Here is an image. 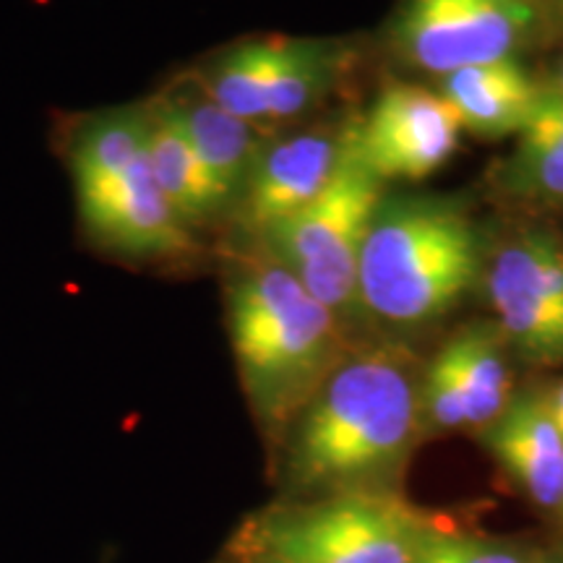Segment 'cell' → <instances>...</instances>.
Wrapping results in <instances>:
<instances>
[{"mask_svg": "<svg viewBox=\"0 0 563 563\" xmlns=\"http://www.w3.org/2000/svg\"><path fill=\"white\" fill-rule=\"evenodd\" d=\"M418 391L394 350L347 355L285 431L282 483L295 498L397 490L415 441Z\"/></svg>", "mask_w": 563, "mask_h": 563, "instance_id": "cell-1", "label": "cell"}, {"mask_svg": "<svg viewBox=\"0 0 563 563\" xmlns=\"http://www.w3.org/2000/svg\"><path fill=\"white\" fill-rule=\"evenodd\" d=\"M228 334L251 410L272 435H285L347 357L340 319L272 258L230 282Z\"/></svg>", "mask_w": 563, "mask_h": 563, "instance_id": "cell-2", "label": "cell"}, {"mask_svg": "<svg viewBox=\"0 0 563 563\" xmlns=\"http://www.w3.org/2000/svg\"><path fill=\"white\" fill-rule=\"evenodd\" d=\"M481 274V235L460 203L382 201L363 245L357 300L389 323L449 313Z\"/></svg>", "mask_w": 563, "mask_h": 563, "instance_id": "cell-3", "label": "cell"}, {"mask_svg": "<svg viewBox=\"0 0 563 563\" xmlns=\"http://www.w3.org/2000/svg\"><path fill=\"white\" fill-rule=\"evenodd\" d=\"M66 157L84 230L104 251L133 262H170L191 251V232L152 173L144 102L84 118Z\"/></svg>", "mask_w": 563, "mask_h": 563, "instance_id": "cell-4", "label": "cell"}, {"mask_svg": "<svg viewBox=\"0 0 563 563\" xmlns=\"http://www.w3.org/2000/svg\"><path fill=\"white\" fill-rule=\"evenodd\" d=\"M431 522L397 490H344L269 506L235 545L249 563H412Z\"/></svg>", "mask_w": 563, "mask_h": 563, "instance_id": "cell-5", "label": "cell"}, {"mask_svg": "<svg viewBox=\"0 0 563 563\" xmlns=\"http://www.w3.org/2000/svg\"><path fill=\"white\" fill-rule=\"evenodd\" d=\"M382 201L384 183L355 157L350 139V150L332 183L258 241L272 262L292 272L342 321L361 306L357 279L363 245Z\"/></svg>", "mask_w": 563, "mask_h": 563, "instance_id": "cell-6", "label": "cell"}, {"mask_svg": "<svg viewBox=\"0 0 563 563\" xmlns=\"http://www.w3.org/2000/svg\"><path fill=\"white\" fill-rule=\"evenodd\" d=\"M220 108L251 125L282 123L319 100L332 79L329 55L313 42L251 40L191 76Z\"/></svg>", "mask_w": 563, "mask_h": 563, "instance_id": "cell-7", "label": "cell"}, {"mask_svg": "<svg viewBox=\"0 0 563 563\" xmlns=\"http://www.w3.org/2000/svg\"><path fill=\"white\" fill-rule=\"evenodd\" d=\"M532 21L530 0H407L397 34L415 66L449 76L514 58Z\"/></svg>", "mask_w": 563, "mask_h": 563, "instance_id": "cell-8", "label": "cell"}, {"mask_svg": "<svg viewBox=\"0 0 563 563\" xmlns=\"http://www.w3.org/2000/svg\"><path fill=\"white\" fill-rule=\"evenodd\" d=\"M462 123L446 97L415 84H391L350 131L352 152L382 183L422 180L456 152Z\"/></svg>", "mask_w": 563, "mask_h": 563, "instance_id": "cell-9", "label": "cell"}, {"mask_svg": "<svg viewBox=\"0 0 563 563\" xmlns=\"http://www.w3.org/2000/svg\"><path fill=\"white\" fill-rule=\"evenodd\" d=\"M504 340L538 363L563 361V251L543 232L498 253L488 274Z\"/></svg>", "mask_w": 563, "mask_h": 563, "instance_id": "cell-10", "label": "cell"}, {"mask_svg": "<svg viewBox=\"0 0 563 563\" xmlns=\"http://www.w3.org/2000/svg\"><path fill=\"white\" fill-rule=\"evenodd\" d=\"M350 131H302L262 146L238 201L241 228L262 238L274 224L311 203L340 170Z\"/></svg>", "mask_w": 563, "mask_h": 563, "instance_id": "cell-11", "label": "cell"}, {"mask_svg": "<svg viewBox=\"0 0 563 563\" xmlns=\"http://www.w3.org/2000/svg\"><path fill=\"white\" fill-rule=\"evenodd\" d=\"M483 441L504 473L543 509H563V435L543 394L511 397L483 428Z\"/></svg>", "mask_w": 563, "mask_h": 563, "instance_id": "cell-12", "label": "cell"}, {"mask_svg": "<svg viewBox=\"0 0 563 563\" xmlns=\"http://www.w3.org/2000/svg\"><path fill=\"white\" fill-rule=\"evenodd\" d=\"M165 91L178 110L183 129L191 139L201 165L207 167L211 183L220 191L224 207L241 201L245 183H249L258 152H262L256 125L220 108L191 76Z\"/></svg>", "mask_w": 563, "mask_h": 563, "instance_id": "cell-13", "label": "cell"}, {"mask_svg": "<svg viewBox=\"0 0 563 563\" xmlns=\"http://www.w3.org/2000/svg\"><path fill=\"white\" fill-rule=\"evenodd\" d=\"M146 146L159 191L188 230L222 214L224 201L201 165L167 91L144 102Z\"/></svg>", "mask_w": 563, "mask_h": 563, "instance_id": "cell-14", "label": "cell"}, {"mask_svg": "<svg viewBox=\"0 0 563 563\" xmlns=\"http://www.w3.org/2000/svg\"><path fill=\"white\" fill-rule=\"evenodd\" d=\"M441 95L454 108L462 131L506 136L525 129L543 89L517 60L501 58L443 76Z\"/></svg>", "mask_w": 563, "mask_h": 563, "instance_id": "cell-15", "label": "cell"}, {"mask_svg": "<svg viewBox=\"0 0 563 563\" xmlns=\"http://www.w3.org/2000/svg\"><path fill=\"white\" fill-rule=\"evenodd\" d=\"M501 329L470 327L441 347L464 399L467 426H490L511 399V378L504 361Z\"/></svg>", "mask_w": 563, "mask_h": 563, "instance_id": "cell-16", "label": "cell"}, {"mask_svg": "<svg viewBox=\"0 0 563 563\" xmlns=\"http://www.w3.org/2000/svg\"><path fill=\"white\" fill-rule=\"evenodd\" d=\"M517 136L522 180L543 194L563 196V91H543Z\"/></svg>", "mask_w": 563, "mask_h": 563, "instance_id": "cell-17", "label": "cell"}, {"mask_svg": "<svg viewBox=\"0 0 563 563\" xmlns=\"http://www.w3.org/2000/svg\"><path fill=\"white\" fill-rule=\"evenodd\" d=\"M543 553L493 534L443 527L433 519L422 532L412 563H538Z\"/></svg>", "mask_w": 563, "mask_h": 563, "instance_id": "cell-18", "label": "cell"}, {"mask_svg": "<svg viewBox=\"0 0 563 563\" xmlns=\"http://www.w3.org/2000/svg\"><path fill=\"white\" fill-rule=\"evenodd\" d=\"M422 410L431 418L433 426L446 428H464L467 426V410H464V399L460 389H456L454 373L443 355L433 357L428 365L426 382H422Z\"/></svg>", "mask_w": 563, "mask_h": 563, "instance_id": "cell-19", "label": "cell"}, {"mask_svg": "<svg viewBox=\"0 0 563 563\" xmlns=\"http://www.w3.org/2000/svg\"><path fill=\"white\" fill-rule=\"evenodd\" d=\"M545 399H548V410H551L555 428H559V433L563 435V384L553 394H548Z\"/></svg>", "mask_w": 563, "mask_h": 563, "instance_id": "cell-20", "label": "cell"}, {"mask_svg": "<svg viewBox=\"0 0 563 563\" xmlns=\"http://www.w3.org/2000/svg\"><path fill=\"white\" fill-rule=\"evenodd\" d=\"M538 563H563V551L561 553H543V559Z\"/></svg>", "mask_w": 563, "mask_h": 563, "instance_id": "cell-21", "label": "cell"}, {"mask_svg": "<svg viewBox=\"0 0 563 563\" xmlns=\"http://www.w3.org/2000/svg\"><path fill=\"white\" fill-rule=\"evenodd\" d=\"M238 563H249V561H238Z\"/></svg>", "mask_w": 563, "mask_h": 563, "instance_id": "cell-22", "label": "cell"}, {"mask_svg": "<svg viewBox=\"0 0 563 563\" xmlns=\"http://www.w3.org/2000/svg\"><path fill=\"white\" fill-rule=\"evenodd\" d=\"M561 91H563V89H561Z\"/></svg>", "mask_w": 563, "mask_h": 563, "instance_id": "cell-23", "label": "cell"}, {"mask_svg": "<svg viewBox=\"0 0 563 563\" xmlns=\"http://www.w3.org/2000/svg\"><path fill=\"white\" fill-rule=\"evenodd\" d=\"M561 511H563V509H561Z\"/></svg>", "mask_w": 563, "mask_h": 563, "instance_id": "cell-24", "label": "cell"}]
</instances>
